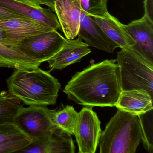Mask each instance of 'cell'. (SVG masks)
Masks as SVG:
<instances>
[{
	"label": "cell",
	"mask_w": 153,
	"mask_h": 153,
	"mask_svg": "<svg viewBox=\"0 0 153 153\" xmlns=\"http://www.w3.org/2000/svg\"><path fill=\"white\" fill-rule=\"evenodd\" d=\"M78 113L73 106L70 105H67L58 111L55 110L53 114V122L58 128L73 135Z\"/></svg>",
	"instance_id": "cell-19"
},
{
	"label": "cell",
	"mask_w": 153,
	"mask_h": 153,
	"mask_svg": "<svg viewBox=\"0 0 153 153\" xmlns=\"http://www.w3.org/2000/svg\"><path fill=\"white\" fill-rule=\"evenodd\" d=\"M137 116L143 146L148 152L153 153V109Z\"/></svg>",
	"instance_id": "cell-20"
},
{
	"label": "cell",
	"mask_w": 153,
	"mask_h": 153,
	"mask_svg": "<svg viewBox=\"0 0 153 153\" xmlns=\"http://www.w3.org/2000/svg\"><path fill=\"white\" fill-rule=\"evenodd\" d=\"M71 134L60 129L44 138L34 140L18 153H74L76 147Z\"/></svg>",
	"instance_id": "cell-11"
},
{
	"label": "cell",
	"mask_w": 153,
	"mask_h": 153,
	"mask_svg": "<svg viewBox=\"0 0 153 153\" xmlns=\"http://www.w3.org/2000/svg\"><path fill=\"white\" fill-rule=\"evenodd\" d=\"M105 33L121 49H132L144 57L142 51L118 19L108 10L98 16H91ZM145 58V57H144Z\"/></svg>",
	"instance_id": "cell-9"
},
{
	"label": "cell",
	"mask_w": 153,
	"mask_h": 153,
	"mask_svg": "<svg viewBox=\"0 0 153 153\" xmlns=\"http://www.w3.org/2000/svg\"><path fill=\"white\" fill-rule=\"evenodd\" d=\"M54 12L66 39H75L80 26V0H55Z\"/></svg>",
	"instance_id": "cell-10"
},
{
	"label": "cell",
	"mask_w": 153,
	"mask_h": 153,
	"mask_svg": "<svg viewBox=\"0 0 153 153\" xmlns=\"http://www.w3.org/2000/svg\"><path fill=\"white\" fill-rule=\"evenodd\" d=\"M0 28L4 35L2 44L10 47L27 38L55 30L42 22L28 18L0 20Z\"/></svg>",
	"instance_id": "cell-8"
},
{
	"label": "cell",
	"mask_w": 153,
	"mask_h": 153,
	"mask_svg": "<svg viewBox=\"0 0 153 153\" xmlns=\"http://www.w3.org/2000/svg\"><path fill=\"white\" fill-rule=\"evenodd\" d=\"M153 97L145 90L122 91L115 107L138 115L153 109Z\"/></svg>",
	"instance_id": "cell-16"
},
{
	"label": "cell",
	"mask_w": 153,
	"mask_h": 153,
	"mask_svg": "<svg viewBox=\"0 0 153 153\" xmlns=\"http://www.w3.org/2000/svg\"><path fill=\"white\" fill-rule=\"evenodd\" d=\"M101 122L93 107L85 106L78 113L73 135L79 153H95L102 133Z\"/></svg>",
	"instance_id": "cell-7"
},
{
	"label": "cell",
	"mask_w": 153,
	"mask_h": 153,
	"mask_svg": "<svg viewBox=\"0 0 153 153\" xmlns=\"http://www.w3.org/2000/svg\"><path fill=\"white\" fill-rule=\"evenodd\" d=\"M26 17L0 6V20L14 18H27Z\"/></svg>",
	"instance_id": "cell-24"
},
{
	"label": "cell",
	"mask_w": 153,
	"mask_h": 153,
	"mask_svg": "<svg viewBox=\"0 0 153 153\" xmlns=\"http://www.w3.org/2000/svg\"><path fill=\"white\" fill-rule=\"evenodd\" d=\"M68 40L57 30H53L27 38L11 48L42 63L55 56Z\"/></svg>",
	"instance_id": "cell-6"
},
{
	"label": "cell",
	"mask_w": 153,
	"mask_h": 153,
	"mask_svg": "<svg viewBox=\"0 0 153 153\" xmlns=\"http://www.w3.org/2000/svg\"><path fill=\"white\" fill-rule=\"evenodd\" d=\"M0 6L13 10L28 18L42 22L54 30H61L57 16L50 8L31 7L18 0H0Z\"/></svg>",
	"instance_id": "cell-15"
},
{
	"label": "cell",
	"mask_w": 153,
	"mask_h": 153,
	"mask_svg": "<svg viewBox=\"0 0 153 153\" xmlns=\"http://www.w3.org/2000/svg\"><path fill=\"white\" fill-rule=\"evenodd\" d=\"M91 52L89 46L78 36L76 40H68L61 50L47 62L51 70L63 69L69 65L79 62Z\"/></svg>",
	"instance_id": "cell-13"
},
{
	"label": "cell",
	"mask_w": 153,
	"mask_h": 153,
	"mask_svg": "<svg viewBox=\"0 0 153 153\" xmlns=\"http://www.w3.org/2000/svg\"><path fill=\"white\" fill-rule=\"evenodd\" d=\"M105 60L77 72L63 92L78 104L88 107H114L122 92L119 66Z\"/></svg>",
	"instance_id": "cell-1"
},
{
	"label": "cell",
	"mask_w": 153,
	"mask_h": 153,
	"mask_svg": "<svg viewBox=\"0 0 153 153\" xmlns=\"http://www.w3.org/2000/svg\"><path fill=\"white\" fill-rule=\"evenodd\" d=\"M124 27L138 46L144 57L153 63V22L143 16Z\"/></svg>",
	"instance_id": "cell-14"
},
{
	"label": "cell",
	"mask_w": 153,
	"mask_h": 153,
	"mask_svg": "<svg viewBox=\"0 0 153 153\" xmlns=\"http://www.w3.org/2000/svg\"><path fill=\"white\" fill-rule=\"evenodd\" d=\"M7 83L8 92L28 105H54L61 88L56 78L39 68L16 69Z\"/></svg>",
	"instance_id": "cell-2"
},
{
	"label": "cell",
	"mask_w": 153,
	"mask_h": 153,
	"mask_svg": "<svg viewBox=\"0 0 153 153\" xmlns=\"http://www.w3.org/2000/svg\"><path fill=\"white\" fill-rule=\"evenodd\" d=\"M144 16L153 22V0H144Z\"/></svg>",
	"instance_id": "cell-25"
},
{
	"label": "cell",
	"mask_w": 153,
	"mask_h": 153,
	"mask_svg": "<svg viewBox=\"0 0 153 153\" xmlns=\"http://www.w3.org/2000/svg\"><path fill=\"white\" fill-rule=\"evenodd\" d=\"M115 60L122 91L143 90L153 97V63L132 49H121Z\"/></svg>",
	"instance_id": "cell-4"
},
{
	"label": "cell",
	"mask_w": 153,
	"mask_h": 153,
	"mask_svg": "<svg viewBox=\"0 0 153 153\" xmlns=\"http://www.w3.org/2000/svg\"><path fill=\"white\" fill-rule=\"evenodd\" d=\"M54 110L46 106L29 105L22 107L14 119V123L33 141L44 138L58 129L53 120Z\"/></svg>",
	"instance_id": "cell-5"
},
{
	"label": "cell",
	"mask_w": 153,
	"mask_h": 153,
	"mask_svg": "<svg viewBox=\"0 0 153 153\" xmlns=\"http://www.w3.org/2000/svg\"><path fill=\"white\" fill-rule=\"evenodd\" d=\"M102 131L98 146L101 153H135L141 140L137 115L120 109Z\"/></svg>",
	"instance_id": "cell-3"
},
{
	"label": "cell",
	"mask_w": 153,
	"mask_h": 153,
	"mask_svg": "<svg viewBox=\"0 0 153 153\" xmlns=\"http://www.w3.org/2000/svg\"><path fill=\"white\" fill-rule=\"evenodd\" d=\"M21 102L8 91L0 92V123L14 122L16 115L23 107Z\"/></svg>",
	"instance_id": "cell-18"
},
{
	"label": "cell",
	"mask_w": 153,
	"mask_h": 153,
	"mask_svg": "<svg viewBox=\"0 0 153 153\" xmlns=\"http://www.w3.org/2000/svg\"><path fill=\"white\" fill-rule=\"evenodd\" d=\"M3 38H4V35L3 32L1 28H0V42L2 43L3 42Z\"/></svg>",
	"instance_id": "cell-26"
},
{
	"label": "cell",
	"mask_w": 153,
	"mask_h": 153,
	"mask_svg": "<svg viewBox=\"0 0 153 153\" xmlns=\"http://www.w3.org/2000/svg\"><path fill=\"white\" fill-rule=\"evenodd\" d=\"M78 36L89 46L113 53L118 45L110 39L90 16L81 10Z\"/></svg>",
	"instance_id": "cell-12"
},
{
	"label": "cell",
	"mask_w": 153,
	"mask_h": 153,
	"mask_svg": "<svg viewBox=\"0 0 153 153\" xmlns=\"http://www.w3.org/2000/svg\"><path fill=\"white\" fill-rule=\"evenodd\" d=\"M21 2L31 7H40L42 5L48 7L52 11L54 12L55 0H18Z\"/></svg>",
	"instance_id": "cell-23"
},
{
	"label": "cell",
	"mask_w": 153,
	"mask_h": 153,
	"mask_svg": "<svg viewBox=\"0 0 153 153\" xmlns=\"http://www.w3.org/2000/svg\"><path fill=\"white\" fill-rule=\"evenodd\" d=\"M42 63L20 51L0 42V68L33 69L39 68Z\"/></svg>",
	"instance_id": "cell-17"
},
{
	"label": "cell",
	"mask_w": 153,
	"mask_h": 153,
	"mask_svg": "<svg viewBox=\"0 0 153 153\" xmlns=\"http://www.w3.org/2000/svg\"><path fill=\"white\" fill-rule=\"evenodd\" d=\"M33 140L29 136L20 137L0 143V153L18 152L31 144Z\"/></svg>",
	"instance_id": "cell-21"
},
{
	"label": "cell",
	"mask_w": 153,
	"mask_h": 153,
	"mask_svg": "<svg viewBox=\"0 0 153 153\" xmlns=\"http://www.w3.org/2000/svg\"><path fill=\"white\" fill-rule=\"evenodd\" d=\"M27 136L14 122L0 123V143Z\"/></svg>",
	"instance_id": "cell-22"
}]
</instances>
